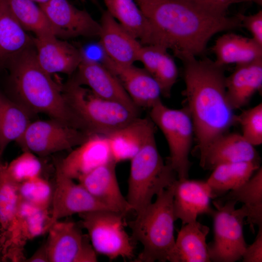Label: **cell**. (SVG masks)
<instances>
[{"instance_id": "277c9868", "label": "cell", "mask_w": 262, "mask_h": 262, "mask_svg": "<svg viewBox=\"0 0 262 262\" xmlns=\"http://www.w3.org/2000/svg\"><path fill=\"white\" fill-rule=\"evenodd\" d=\"M174 183L157 195L155 202L136 213L135 218L128 223L132 238L143 246L135 262H173L176 221L173 208Z\"/></svg>"}, {"instance_id": "2e32d148", "label": "cell", "mask_w": 262, "mask_h": 262, "mask_svg": "<svg viewBox=\"0 0 262 262\" xmlns=\"http://www.w3.org/2000/svg\"><path fill=\"white\" fill-rule=\"evenodd\" d=\"M72 80L81 85L87 86L96 95L139 109L132 102L118 78L102 63L85 57L76 71Z\"/></svg>"}, {"instance_id": "ffe728a7", "label": "cell", "mask_w": 262, "mask_h": 262, "mask_svg": "<svg viewBox=\"0 0 262 262\" xmlns=\"http://www.w3.org/2000/svg\"><path fill=\"white\" fill-rule=\"evenodd\" d=\"M37 62L48 74H71L76 72L83 58L82 51L56 36L34 37Z\"/></svg>"}, {"instance_id": "d4e9b609", "label": "cell", "mask_w": 262, "mask_h": 262, "mask_svg": "<svg viewBox=\"0 0 262 262\" xmlns=\"http://www.w3.org/2000/svg\"><path fill=\"white\" fill-rule=\"evenodd\" d=\"M228 100L234 110L245 106L262 87V58L236 65L233 72L226 77Z\"/></svg>"}, {"instance_id": "9c48e42d", "label": "cell", "mask_w": 262, "mask_h": 262, "mask_svg": "<svg viewBox=\"0 0 262 262\" xmlns=\"http://www.w3.org/2000/svg\"><path fill=\"white\" fill-rule=\"evenodd\" d=\"M237 202L232 200L213 201L216 210L210 215L213 218V240L208 245L211 261L234 262L242 259L247 246L243 228L247 215L246 207L235 209Z\"/></svg>"}, {"instance_id": "7a4b0ae2", "label": "cell", "mask_w": 262, "mask_h": 262, "mask_svg": "<svg viewBox=\"0 0 262 262\" xmlns=\"http://www.w3.org/2000/svg\"><path fill=\"white\" fill-rule=\"evenodd\" d=\"M135 0L175 57L184 53L202 56L213 35L242 27L237 15L216 16L178 0Z\"/></svg>"}, {"instance_id": "bcb514c9", "label": "cell", "mask_w": 262, "mask_h": 262, "mask_svg": "<svg viewBox=\"0 0 262 262\" xmlns=\"http://www.w3.org/2000/svg\"><path fill=\"white\" fill-rule=\"evenodd\" d=\"M0 94H1V93H0Z\"/></svg>"}, {"instance_id": "3957f363", "label": "cell", "mask_w": 262, "mask_h": 262, "mask_svg": "<svg viewBox=\"0 0 262 262\" xmlns=\"http://www.w3.org/2000/svg\"><path fill=\"white\" fill-rule=\"evenodd\" d=\"M8 96L33 116L41 113L80 130L60 87L39 65L34 46L7 63Z\"/></svg>"}, {"instance_id": "f6af8a7d", "label": "cell", "mask_w": 262, "mask_h": 262, "mask_svg": "<svg viewBox=\"0 0 262 262\" xmlns=\"http://www.w3.org/2000/svg\"><path fill=\"white\" fill-rule=\"evenodd\" d=\"M92 0L95 1L96 0Z\"/></svg>"}, {"instance_id": "836d02e7", "label": "cell", "mask_w": 262, "mask_h": 262, "mask_svg": "<svg viewBox=\"0 0 262 262\" xmlns=\"http://www.w3.org/2000/svg\"><path fill=\"white\" fill-rule=\"evenodd\" d=\"M19 197L39 208L49 210L53 189L50 183L39 176L18 184Z\"/></svg>"}, {"instance_id": "8992f818", "label": "cell", "mask_w": 262, "mask_h": 262, "mask_svg": "<svg viewBox=\"0 0 262 262\" xmlns=\"http://www.w3.org/2000/svg\"><path fill=\"white\" fill-rule=\"evenodd\" d=\"M126 199L131 210L140 212L152 202L154 196L177 180V174L162 158L155 134L150 136L130 160Z\"/></svg>"}, {"instance_id": "8d00e7d4", "label": "cell", "mask_w": 262, "mask_h": 262, "mask_svg": "<svg viewBox=\"0 0 262 262\" xmlns=\"http://www.w3.org/2000/svg\"><path fill=\"white\" fill-rule=\"evenodd\" d=\"M176 64L172 56L166 51L158 62L153 77L158 83L162 95L168 97L178 77Z\"/></svg>"}, {"instance_id": "44dd1931", "label": "cell", "mask_w": 262, "mask_h": 262, "mask_svg": "<svg viewBox=\"0 0 262 262\" xmlns=\"http://www.w3.org/2000/svg\"><path fill=\"white\" fill-rule=\"evenodd\" d=\"M116 164L114 161L102 164L78 180L91 195L109 209L126 214L131 209L120 191L116 175Z\"/></svg>"}, {"instance_id": "d6a6232c", "label": "cell", "mask_w": 262, "mask_h": 262, "mask_svg": "<svg viewBox=\"0 0 262 262\" xmlns=\"http://www.w3.org/2000/svg\"><path fill=\"white\" fill-rule=\"evenodd\" d=\"M6 1L15 18L26 32L33 33L38 38L56 36L47 16L36 2L32 0Z\"/></svg>"}, {"instance_id": "7402d4cb", "label": "cell", "mask_w": 262, "mask_h": 262, "mask_svg": "<svg viewBox=\"0 0 262 262\" xmlns=\"http://www.w3.org/2000/svg\"><path fill=\"white\" fill-rule=\"evenodd\" d=\"M199 159L200 166L205 170H211L225 164L261 162L254 146L242 134L229 132L215 141Z\"/></svg>"}, {"instance_id": "4316f807", "label": "cell", "mask_w": 262, "mask_h": 262, "mask_svg": "<svg viewBox=\"0 0 262 262\" xmlns=\"http://www.w3.org/2000/svg\"><path fill=\"white\" fill-rule=\"evenodd\" d=\"M209 230L197 221L182 225L175 240L173 262H211L206 244Z\"/></svg>"}, {"instance_id": "e575fe53", "label": "cell", "mask_w": 262, "mask_h": 262, "mask_svg": "<svg viewBox=\"0 0 262 262\" xmlns=\"http://www.w3.org/2000/svg\"><path fill=\"white\" fill-rule=\"evenodd\" d=\"M42 170L41 161L35 154L29 151H23L6 165L8 175L17 184L41 176Z\"/></svg>"}, {"instance_id": "60d3db41", "label": "cell", "mask_w": 262, "mask_h": 262, "mask_svg": "<svg viewBox=\"0 0 262 262\" xmlns=\"http://www.w3.org/2000/svg\"><path fill=\"white\" fill-rule=\"evenodd\" d=\"M28 262H49L46 246L44 243L30 258L26 259Z\"/></svg>"}, {"instance_id": "52a82bcc", "label": "cell", "mask_w": 262, "mask_h": 262, "mask_svg": "<svg viewBox=\"0 0 262 262\" xmlns=\"http://www.w3.org/2000/svg\"><path fill=\"white\" fill-rule=\"evenodd\" d=\"M149 116L167 141L169 149L167 164L176 173L178 179L188 178L190 167L189 155L194 131L188 109H171L160 100L150 109Z\"/></svg>"}, {"instance_id": "f35d334b", "label": "cell", "mask_w": 262, "mask_h": 262, "mask_svg": "<svg viewBox=\"0 0 262 262\" xmlns=\"http://www.w3.org/2000/svg\"><path fill=\"white\" fill-rule=\"evenodd\" d=\"M195 8L210 14L227 16V10L224 7L221 0H178Z\"/></svg>"}, {"instance_id": "b9f144b4", "label": "cell", "mask_w": 262, "mask_h": 262, "mask_svg": "<svg viewBox=\"0 0 262 262\" xmlns=\"http://www.w3.org/2000/svg\"><path fill=\"white\" fill-rule=\"evenodd\" d=\"M222 4L226 10H228L231 4L241 2H253L258 4L262 5V0H221Z\"/></svg>"}, {"instance_id": "cb8c5ba5", "label": "cell", "mask_w": 262, "mask_h": 262, "mask_svg": "<svg viewBox=\"0 0 262 262\" xmlns=\"http://www.w3.org/2000/svg\"><path fill=\"white\" fill-rule=\"evenodd\" d=\"M155 124L150 118H136L107 135L112 156L116 164L131 160L149 138L155 134Z\"/></svg>"}, {"instance_id": "30bf717a", "label": "cell", "mask_w": 262, "mask_h": 262, "mask_svg": "<svg viewBox=\"0 0 262 262\" xmlns=\"http://www.w3.org/2000/svg\"><path fill=\"white\" fill-rule=\"evenodd\" d=\"M90 135L50 118L48 120L31 122L16 142L23 151H29L40 156H46L75 147Z\"/></svg>"}, {"instance_id": "5b68a950", "label": "cell", "mask_w": 262, "mask_h": 262, "mask_svg": "<svg viewBox=\"0 0 262 262\" xmlns=\"http://www.w3.org/2000/svg\"><path fill=\"white\" fill-rule=\"evenodd\" d=\"M62 87L80 129L89 134L107 135L139 117V109L102 98L72 80Z\"/></svg>"}, {"instance_id": "74e56055", "label": "cell", "mask_w": 262, "mask_h": 262, "mask_svg": "<svg viewBox=\"0 0 262 262\" xmlns=\"http://www.w3.org/2000/svg\"><path fill=\"white\" fill-rule=\"evenodd\" d=\"M240 18L242 27L246 29L251 34L252 38L262 46V11L249 16L241 14L237 15Z\"/></svg>"}, {"instance_id": "8fae6325", "label": "cell", "mask_w": 262, "mask_h": 262, "mask_svg": "<svg viewBox=\"0 0 262 262\" xmlns=\"http://www.w3.org/2000/svg\"><path fill=\"white\" fill-rule=\"evenodd\" d=\"M45 242L49 262H96L97 253L89 237L72 221L54 222Z\"/></svg>"}, {"instance_id": "5bb4252c", "label": "cell", "mask_w": 262, "mask_h": 262, "mask_svg": "<svg viewBox=\"0 0 262 262\" xmlns=\"http://www.w3.org/2000/svg\"><path fill=\"white\" fill-rule=\"evenodd\" d=\"M111 161L114 160L107 136L94 134L56 162L55 166L66 177L78 180L96 168Z\"/></svg>"}, {"instance_id": "ac0fdd59", "label": "cell", "mask_w": 262, "mask_h": 262, "mask_svg": "<svg viewBox=\"0 0 262 262\" xmlns=\"http://www.w3.org/2000/svg\"><path fill=\"white\" fill-rule=\"evenodd\" d=\"M98 35L104 55L123 65L138 61L142 44L127 32L107 11L101 16Z\"/></svg>"}, {"instance_id": "6da1fadb", "label": "cell", "mask_w": 262, "mask_h": 262, "mask_svg": "<svg viewBox=\"0 0 262 262\" xmlns=\"http://www.w3.org/2000/svg\"><path fill=\"white\" fill-rule=\"evenodd\" d=\"M182 62L187 102L199 158L237 123L226 93L225 66L190 53L177 56Z\"/></svg>"}, {"instance_id": "4fadbf2b", "label": "cell", "mask_w": 262, "mask_h": 262, "mask_svg": "<svg viewBox=\"0 0 262 262\" xmlns=\"http://www.w3.org/2000/svg\"><path fill=\"white\" fill-rule=\"evenodd\" d=\"M50 206V227L60 219L74 214L111 210L80 184L75 183L73 180L63 175L56 166L55 184Z\"/></svg>"}, {"instance_id": "ba28073f", "label": "cell", "mask_w": 262, "mask_h": 262, "mask_svg": "<svg viewBox=\"0 0 262 262\" xmlns=\"http://www.w3.org/2000/svg\"><path fill=\"white\" fill-rule=\"evenodd\" d=\"M96 253L110 260L132 259L135 241L126 232L125 214L112 210H97L79 214Z\"/></svg>"}, {"instance_id": "7bdbcfd3", "label": "cell", "mask_w": 262, "mask_h": 262, "mask_svg": "<svg viewBox=\"0 0 262 262\" xmlns=\"http://www.w3.org/2000/svg\"><path fill=\"white\" fill-rule=\"evenodd\" d=\"M34 2L38 3L39 5L44 4L47 2L49 0H32Z\"/></svg>"}, {"instance_id": "603a6c76", "label": "cell", "mask_w": 262, "mask_h": 262, "mask_svg": "<svg viewBox=\"0 0 262 262\" xmlns=\"http://www.w3.org/2000/svg\"><path fill=\"white\" fill-rule=\"evenodd\" d=\"M6 165L7 163L0 158V248L3 259L15 244L19 200L18 184L8 175Z\"/></svg>"}, {"instance_id": "ee69618b", "label": "cell", "mask_w": 262, "mask_h": 262, "mask_svg": "<svg viewBox=\"0 0 262 262\" xmlns=\"http://www.w3.org/2000/svg\"><path fill=\"white\" fill-rule=\"evenodd\" d=\"M0 262H2V257L1 253V250L0 248Z\"/></svg>"}, {"instance_id": "d6986e66", "label": "cell", "mask_w": 262, "mask_h": 262, "mask_svg": "<svg viewBox=\"0 0 262 262\" xmlns=\"http://www.w3.org/2000/svg\"><path fill=\"white\" fill-rule=\"evenodd\" d=\"M107 11L143 45L169 49L164 37L152 26L135 0H103Z\"/></svg>"}, {"instance_id": "ab89813d", "label": "cell", "mask_w": 262, "mask_h": 262, "mask_svg": "<svg viewBox=\"0 0 262 262\" xmlns=\"http://www.w3.org/2000/svg\"><path fill=\"white\" fill-rule=\"evenodd\" d=\"M242 258L244 262H262V226L259 227L255 241L251 245L247 246Z\"/></svg>"}, {"instance_id": "d590c367", "label": "cell", "mask_w": 262, "mask_h": 262, "mask_svg": "<svg viewBox=\"0 0 262 262\" xmlns=\"http://www.w3.org/2000/svg\"><path fill=\"white\" fill-rule=\"evenodd\" d=\"M243 137L253 146L262 143V103L244 111L237 115Z\"/></svg>"}, {"instance_id": "7c38bea8", "label": "cell", "mask_w": 262, "mask_h": 262, "mask_svg": "<svg viewBox=\"0 0 262 262\" xmlns=\"http://www.w3.org/2000/svg\"><path fill=\"white\" fill-rule=\"evenodd\" d=\"M59 38L98 36L100 24L68 0H49L39 5Z\"/></svg>"}, {"instance_id": "f546056e", "label": "cell", "mask_w": 262, "mask_h": 262, "mask_svg": "<svg viewBox=\"0 0 262 262\" xmlns=\"http://www.w3.org/2000/svg\"><path fill=\"white\" fill-rule=\"evenodd\" d=\"M260 167V163L242 162L220 164L213 170L206 181L212 198H217L247 181Z\"/></svg>"}, {"instance_id": "484cf974", "label": "cell", "mask_w": 262, "mask_h": 262, "mask_svg": "<svg viewBox=\"0 0 262 262\" xmlns=\"http://www.w3.org/2000/svg\"><path fill=\"white\" fill-rule=\"evenodd\" d=\"M34 46L32 37L19 24L6 0H0V69L11 59Z\"/></svg>"}, {"instance_id": "f1b7e54d", "label": "cell", "mask_w": 262, "mask_h": 262, "mask_svg": "<svg viewBox=\"0 0 262 262\" xmlns=\"http://www.w3.org/2000/svg\"><path fill=\"white\" fill-rule=\"evenodd\" d=\"M33 115L5 96H0V158L8 145L16 142L31 122Z\"/></svg>"}, {"instance_id": "4dcf8cb0", "label": "cell", "mask_w": 262, "mask_h": 262, "mask_svg": "<svg viewBox=\"0 0 262 262\" xmlns=\"http://www.w3.org/2000/svg\"><path fill=\"white\" fill-rule=\"evenodd\" d=\"M50 211L39 208L19 197L16 216V237L20 246L48 232Z\"/></svg>"}, {"instance_id": "9a60e30c", "label": "cell", "mask_w": 262, "mask_h": 262, "mask_svg": "<svg viewBox=\"0 0 262 262\" xmlns=\"http://www.w3.org/2000/svg\"><path fill=\"white\" fill-rule=\"evenodd\" d=\"M102 64L119 80L133 103L149 109L161 100L160 86L144 68L117 64L103 55Z\"/></svg>"}, {"instance_id": "1f68e13d", "label": "cell", "mask_w": 262, "mask_h": 262, "mask_svg": "<svg viewBox=\"0 0 262 262\" xmlns=\"http://www.w3.org/2000/svg\"><path fill=\"white\" fill-rule=\"evenodd\" d=\"M232 200L243 203L247 215L246 223L254 232V226H262V168L260 167L255 174L238 188L230 191L220 201Z\"/></svg>"}, {"instance_id": "83f0119b", "label": "cell", "mask_w": 262, "mask_h": 262, "mask_svg": "<svg viewBox=\"0 0 262 262\" xmlns=\"http://www.w3.org/2000/svg\"><path fill=\"white\" fill-rule=\"evenodd\" d=\"M215 62L222 66L249 63L262 58V46L252 38L235 33H226L219 37L213 48Z\"/></svg>"}, {"instance_id": "e0dca14e", "label": "cell", "mask_w": 262, "mask_h": 262, "mask_svg": "<svg viewBox=\"0 0 262 262\" xmlns=\"http://www.w3.org/2000/svg\"><path fill=\"white\" fill-rule=\"evenodd\" d=\"M174 186V214L176 220H181L182 225L196 221L200 214H211L212 196L206 181L177 179Z\"/></svg>"}]
</instances>
